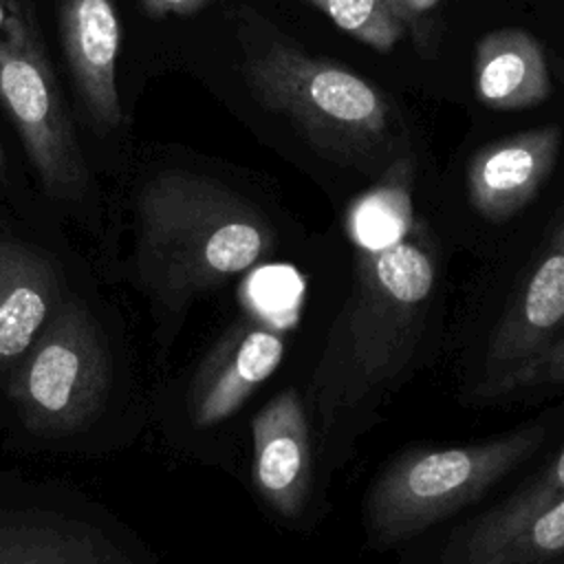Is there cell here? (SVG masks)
<instances>
[{
  "mask_svg": "<svg viewBox=\"0 0 564 564\" xmlns=\"http://www.w3.org/2000/svg\"><path fill=\"white\" fill-rule=\"evenodd\" d=\"M293 315L280 322L256 315L234 326L214 346L187 390V412L196 427L227 421L275 372Z\"/></svg>",
  "mask_w": 564,
  "mask_h": 564,
  "instance_id": "52a82bcc",
  "label": "cell"
},
{
  "mask_svg": "<svg viewBox=\"0 0 564 564\" xmlns=\"http://www.w3.org/2000/svg\"><path fill=\"white\" fill-rule=\"evenodd\" d=\"M4 18H7V4H4V0H0V31L4 26Z\"/></svg>",
  "mask_w": 564,
  "mask_h": 564,
  "instance_id": "603a6c76",
  "label": "cell"
},
{
  "mask_svg": "<svg viewBox=\"0 0 564 564\" xmlns=\"http://www.w3.org/2000/svg\"><path fill=\"white\" fill-rule=\"evenodd\" d=\"M335 26L361 44L388 53L410 31L388 0H308Z\"/></svg>",
  "mask_w": 564,
  "mask_h": 564,
  "instance_id": "2e32d148",
  "label": "cell"
},
{
  "mask_svg": "<svg viewBox=\"0 0 564 564\" xmlns=\"http://www.w3.org/2000/svg\"><path fill=\"white\" fill-rule=\"evenodd\" d=\"M388 4L397 11V15L408 24V29L419 26V13L408 4V0H388Z\"/></svg>",
  "mask_w": 564,
  "mask_h": 564,
  "instance_id": "ffe728a7",
  "label": "cell"
},
{
  "mask_svg": "<svg viewBox=\"0 0 564 564\" xmlns=\"http://www.w3.org/2000/svg\"><path fill=\"white\" fill-rule=\"evenodd\" d=\"M564 498V449L527 487L485 513L463 538L458 564H489L494 555L538 513Z\"/></svg>",
  "mask_w": 564,
  "mask_h": 564,
  "instance_id": "9a60e30c",
  "label": "cell"
},
{
  "mask_svg": "<svg viewBox=\"0 0 564 564\" xmlns=\"http://www.w3.org/2000/svg\"><path fill=\"white\" fill-rule=\"evenodd\" d=\"M355 247L352 291L313 372L326 432L364 414L410 366L436 282L432 242L414 209V163L394 156L346 212Z\"/></svg>",
  "mask_w": 564,
  "mask_h": 564,
  "instance_id": "6da1fadb",
  "label": "cell"
},
{
  "mask_svg": "<svg viewBox=\"0 0 564 564\" xmlns=\"http://www.w3.org/2000/svg\"><path fill=\"white\" fill-rule=\"evenodd\" d=\"M110 379L112 364L97 319L82 302H66L18 361L9 397L31 432L68 434L99 412Z\"/></svg>",
  "mask_w": 564,
  "mask_h": 564,
  "instance_id": "5b68a950",
  "label": "cell"
},
{
  "mask_svg": "<svg viewBox=\"0 0 564 564\" xmlns=\"http://www.w3.org/2000/svg\"><path fill=\"white\" fill-rule=\"evenodd\" d=\"M137 273L165 308L262 262L275 247L269 220L223 183L165 170L137 194Z\"/></svg>",
  "mask_w": 564,
  "mask_h": 564,
  "instance_id": "7a4b0ae2",
  "label": "cell"
},
{
  "mask_svg": "<svg viewBox=\"0 0 564 564\" xmlns=\"http://www.w3.org/2000/svg\"><path fill=\"white\" fill-rule=\"evenodd\" d=\"M564 333V216L529 271L524 284L498 319L485 352V375L478 388L489 386L533 361Z\"/></svg>",
  "mask_w": 564,
  "mask_h": 564,
  "instance_id": "ba28073f",
  "label": "cell"
},
{
  "mask_svg": "<svg viewBox=\"0 0 564 564\" xmlns=\"http://www.w3.org/2000/svg\"><path fill=\"white\" fill-rule=\"evenodd\" d=\"M544 436L542 425H524L491 441L401 456L368 494L366 518L372 540H410L471 505L524 463Z\"/></svg>",
  "mask_w": 564,
  "mask_h": 564,
  "instance_id": "277c9868",
  "label": "cell"
},
{
  "mask_svg": "<svg viewBox=\"0 0 564 564\" xmlns=\"http://www.w3.org/2000/svg\"><path fill=\"white\" fill-rule=\"evenodd\" d=\"M59 42L77 97L106 132L121 121L117 88V57L121 46V22L112 0H62Z\"/></svg>",
  "mask_w": 564,
  "mask_h": 564,
  "instance_id": "8fae6325",
  "label": "cell"
},
{
  "mask_svg": "<svg viewBox=\"0 0 564 564\" xmlns=\"http://www.w3.org/2000/svg\"><path fill=\"white\" fill-rule=\"evenodd\" d=\"M560 145L562 130L557 126L522 130L482 145L465 174L471 207L491 223L522 212L551 176Z\"/></svg>",
  "mask_w": 564,
  "mask_h": 564,
  "instance_id": "9c48e42d",
  "label": "cell"
},
{
  "mask_svg": "<svg viewBox=\"0 0 564 564\" xmlns=\"http://www.w3.org/2000/svg\"><path fill=\"white\" fill-rule=\"evenodd\" d=\"M209 0H141L143 11L154 18H167V15H192L200 11Z\"/></svg>",
  "mask_w": 564,
  "mask_h": 564,
  "instance_id": "d6986e66",
  "label": "cell"
},
{
  "mask_svg": "<svg viewBox=\"0 0 564 564\" xmlns=\"http://www.w3.org/2000/svg\"><path fill=\"white\" fill-rule=\"evenodd\" d=\"M564 555V498L527 522L489 564H549Z\"/></svg>",
  "mask_w": 564,
  "mask_h": 564,
  "instance_id": "e0dca14e",
  "label": "cell"
},
{
  "mask_svg": "<svg viewBox=\"0 0 564 564\" xmlns=\"http://www.w3.org/2000/svg\"><path fill=\"white\" fill-rule=\"evenodd\" d=\"M436 0H408V4L416 11V13H421L423 9H427V7H432Z\"/></svg>",
  "mask_w": 564,
  "mask_h": 564,
  "instance_id": "44dd1931",
  "label": "cell"
},
{
  "mask_svg": "<svg viewBox=\"0 0 564 564\" xmlns=\"http://www.w3.org/2000/svg\"><path fill=\"white\" fill-rule=\"evenodd\" d=\"M0 31V106L51 196L70 198L86 185L75 128L37 35L26 0H4Z\"/></svg>",
  "mask_w": 564,
  "mask_h": 564,
  "instance_id": "8992f818",
  "label": "cell"
},
{
  "mask_svg": "<svg viewBox=\"0 0 564 564\" xmlns=\"http://www.w3.org/2000/svg\"><path fill=\"white\" fill-rule=\"evenodd\" d=\"M251 436L260 496L282 518H297L313 485L311 427L297 390H282L267 401L251 421Z\"/></svg>",
  "mask_w": 564,
  "mask_h": 564,
  "instance_id": "30bf717a",
  "label": "cell"
},
{
  "mask_svg": "<svg viewBox=\"0 0 564 564\" xmlns=\"http://www.w3.org/2000/svg\"><path fill=\"white\" fill-rule=\"evenodd\" d=\"M546 386H564V333L533 361L518 368L516 372L476 388V397L480 399H500L520 390L531 388H546Z\"/></svg>",
  "mask_w": 564,
  "mask_h": 564,
  "instance_id": "ac0fdd59",
  "label": "cell"
},
{
  "mask_svg": "<svg viewBox=\"0 0 564 564\" xmlns=\"http://www.w3.org/2000/svg\"><path fill=\"white\" fill-rule=\"evenodd\" d=\"M4 167H7V156H4V148H2V141H0V176L4 174Z\"/></svg>",
  "mask_w": 564,
  "mask_h": 564,
  "instance_id": "7402d4cb",
  "label": "cell"
},
{
  "mask_svg": "<svg viewBox=\"0 0 564 564\" xmlns=\"http://www.w3.org/2000/svg\"><path fill=\"white\" fill-rule=\"evenodd\" d=\"M53 260L15 240L0 238V368L24 357L57 302Z\"/></svg>",
  "mask_w": 564,
  "mask_h": 564,
  "instance_id": "7c38bea8",
  "label": "cell"
},
{
  "mask_svg": "<svg viewBox=\"0 0 564 564\" xmlns=\"http://www.w3.org/2000/svg\"><path fill=\"white\" fill-rule=\"evenodd\" d=\"M245 79L267 110L333 161L370 165L394 141L397 117L379 86L284 40L247 46Z\"/></svg>",
  "mask_w": 564,
  "mask_h": 564,
  "instance_id": "3957f363",
  "label": "cell"
},
{
  "mask_svg": "<svg viewBox=\"0 0 564 564\" xmlns=\"http://www.w3.org/2000/svg\"><path fill=\"white\" fill-rule=\"evenodd\" d=\"M474 90L491 110H529L553 90L542 42L518 26L482 33L474 53Z\"/></svg>",
  "mask_w": 564,
  "mask_h": 564,
  "instance_id": "4fadbf2b",
  "label": "cell"
},
{
  "mask_svg": "<svg viewBox=\"0 0 564 564\" xmlns=\"http://www.w3.org/2000/svg\"><path fill=\"white\" fill-rule=\"evenodd\" d=\"M0 564H128V560L84 524L31 516L0 524Z\"/></svg>",
  "mask_w": 564,
  "mask_h": 564,
  "instance_id": "5bb4252c",
  "label": "cell"
}]
</instances>
